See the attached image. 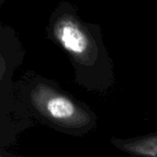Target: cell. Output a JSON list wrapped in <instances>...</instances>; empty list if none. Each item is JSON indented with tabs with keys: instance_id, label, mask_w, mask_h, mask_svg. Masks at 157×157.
I'll list each match as a JSON object with an SVG mask.
<instances>
[{
	"instance_id": "cell-3",
	"label": "cell",
	"mask_w": 157,
	"mask_h": 157,
	"mask_svg": "<svg viewBox=\"0 0 157 157\" xmlns=\"http://www.w3.org/2000/svg\"><path fill=\"white\" fill-rule=\"evenodd\" d=\"M121 150L144 156H157V135H148L129 140H115L113 143Z\"/></svg>"
},
{
	"instance_id": "cell-2",
	"label": "cell",
	"mask_w": 157,
	"mask_h": 157,
	"mask_svg": "<svg viewBox=\"0 0 157 157\" xmlns=\"http://www.w3.org/2000/svg\"><path fill=\"white\" fill-rule=\"evenodd\" d=\"M53 36L75 61L85 65L93 64L98 48L87 29L73 15L64 14L55 21Z\"/></svg>"
},
{
	"instance_id": "cell-1",
	"label": "cell",
	"mask_w": 157,
	"mask_h": 157,
	"mask_svg": "<svg viewBox=\"0 0 157 157\" xmlns=\"http://www.w3.org/2000/svg\"><path fill=\"white\" fill-rule=\"evenodd\" d=\"M36 110L50 121L70 128H84L91 123V115L70 98L47 85H39L31 92Z\"/></svg>"
}]
</instances>
